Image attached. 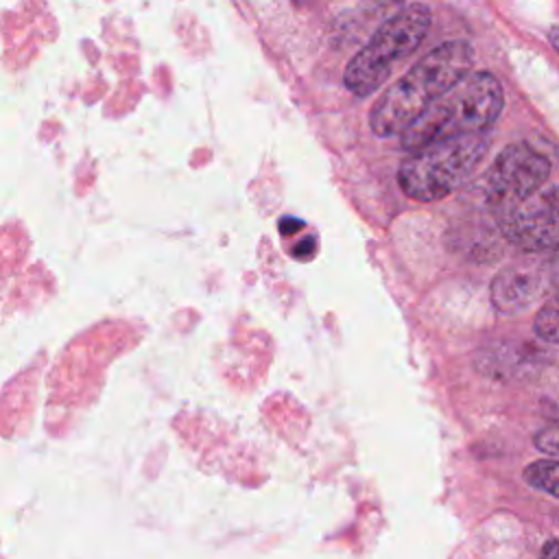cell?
<instances>
[{
	"instance_id": "cell-1",
	"label": "cell",
	"mask_w": 559,
	"mask_h": 559,
	"mask_svg": "<svg viewBox=\"0 0 559 559\" xmlns=\"http://www.w3.org/2000/svg\"><path fill=\"white\" fill-rule=\"evenodd\" d=\"M474 48L463 39L445 41L424 55L378 98L369 114L376 135H402L437 98L472 72Z\"/></svg>"
},
{
	"instance_id": "cell-2",
	"label": "cell",
	"mask_w": 559,
	"mask_h": 559,
	"mask_svg": "<svg viewBox=\"0 0 559 559\" xmlns=\"http://www.w3.org/2000/svg\"><path fill=\"white\" fill-rule=\"evenodd\" d=\"M504 105L500 81L489 72H469L437 98L402 135L406 151L448 135L483 133L496 122Z\"/></svg>"
},
{
	"instance_id": "cell-3",
	"label": "cell",
	"mask_w": 559,
	"mask_h": 559,
	"mask_svg": "<svg viewBox=\"0 0 559 559\" xmlns=\"http://www.w3.org/2000/svg\"><path fill=\"white\" fill-rule=\"evenodd\" d=\"M487 151L485 131L439 138L411 151L397 170V183L413 201H439L474 175Z\"/></svg>"
},
{
	"instance_id": "cell-4",
	"label": "cell",
	"mask_w": 559,
	"mask_h": 559,
	"mask_svg": "<svg viewBox=\"0 0 559 559\" xmlns=\"http://www.w3.org/2000/svg\"><path fill=\"white\" fill-rule=\"evenodd\" d=\"M430 22L432 15L426 4H411L397 11L352 57L343 74L345 87L360 98L382 87L393 70L426 39Z\"/></svg>"
},
{
	"instance_id": "cell-5",
	"label": "cell",
	"mask_w": 559,
	"mask_h": 559,
	"mask_svg": "<svg viewBox=\"0 0 559 559\" xmlns=\"http://www.w3.org/2000/svg\"><path fill=\"white\" fill-rule=\"evenodd\" d=\"M550 159L528 142L509 144L489 166L483 183L487 203L498 212L544 188Z\"/></svg>"
},
{
	"instance_id": "cell-6",
	"label": "cell",
	"mask_w": 559,
	"mask_h": 559,
	"mask_svg": "<svg viewBox=\"0 0 559 559\" xmlns=\"http://www.w3.org/2000/svg\"><path fill=\"white\" fill-rule=\"evenodd\" d=\"M502 236L522 251L539 253L559 247V183L539 188L526 199L498 210Z\"/></svg>"
},
{
	"instance_id": "cell-7",
	"label": "cell",
	"mask_w": 559,
	"mask_h": 559,
	"mask_svg": "<svg viewBox=\"0 0 559 559\" xmlns=\"http://www.w3.org/2000/svg\"><path fill=\"white\" fill-rule=\"evenodd\" d=\"M550 284L548 264L522 260L502 269L491 282V301L496 310L515 314L533 306Z\"/></svg>"
},
{
	"instance_id": "cell-8",
	"label": "cell",
	"mask_w": 559,
	"mask_h": 559,
	"mask_svg": "<svg viewBox=\"0 0 559 559\" xmlns=\"http://www.w3.org/2000/svg\"><path fill=\"white\" fill-rule=\"evenodd\" d=\"M404 0H362V4L356 9L354 17L347 22V31L352 33H365V24L373 22L376 28H380L386 20H391L397 11H402Z\"/></svg>"
},
{
	"instance_id": "cell-9",
	"label": "cell",
	"mask_w": 559,
	"mask_h": 559,
	"mask_svg": "<svg viewBox=\"0 0 559 559\" xmlns=\"http://www.w3.org/2000/svg\"><path fill=\"white\" fill-rule=\"evenodd\" d=\"M524 480L552 498H559V459L535 461L524 467Z\"/></svg>"
},
{
	"instance_id": "cell-10",
	"label": "cell",
	"mask_w": 559,
	"mask_h": 559,
	"mask_svg": "<svg viewBox=\"0 0 559 559\" xmlns=\"http://www.w3.org/2000/svg\"><path fill=\"white\" fill-rule=\"evenodd\" d=\"M535 332L552 343H559V290L544 301L535 317Z\"/></svg>"
},
{
	"instance_id": "cell-11",
	"label": "cell",
	"mask_w": 559,
	"mask_h": 559,
	"mask_svg": "<svg viewBox=\"0 0 559 559\" xmlns=\"http://www.w3.org/2000/svg\"><path fill=\"white\" fill-rule=\"evenodd\" d=\"M535 448L550 459H559V424H550L535 435Z\"/></svg>"
},
{
	"instance_id": "cell-12",
	"label": "cell",
	"mask_w": 559,
	"mask_h": 559,
	"mask_svg": "<svg viewBox=\"0 0 559 559\" xmlns=\"http://www.w3.org/2000/svg\"><path fill=\"white\" fill-rule=\"evenodd\" d=\"M548 275H550V284L559 290V247L552 249V255L548 260Z\"/></svg>"
},
{
	"instance_id": "cell-13",
	"label": "cell",
	"mask_w": 559,
	"mask_h": 559,
	"mask_svg": "<svg viewBox=\"0 0 559 559\" xmlns=\"http://www.w3.org/2000/svg\"><path fill=\"white\" fill-rule=\"evenodd\" d=\"M542 559H559V539H550L544 544Z\"/></svg>"
},
{
	"instance_id": "cell-14",
	"label": "cell",
	"mask_w": 559,
	"mask_h": 559,
	"mask_svg": "<svg viewBox=\"0 0 559 559\" xmlns=\"http://www.w3.org/2000/svg\"><path fill=\"white\" fill-rule=\"evenodd\" d=\"M301 227V221H297V218H282L280 221V231L282 234H293V231H297Z\"/></svg>"
},
{
	"instance_id": "cell-15",
	"label": "cell",
	"mask_w": 559,
	"mask_h": 559,
	"mask_svg": "<svg viewBox=\"0 0 559 559\" xmlns=\"http://www.w3.org/2000/svg\"><path fill=\"white\" fill-rule=\"evenodd\" d=\"M306 253H312V240H310V238H308V240H304V242H301V247H297V249H295V255H299V258H304Z\"/></svg>"
},
{
	"instance_id": "cell-16",
	"label": "cell",
	"mask_w": 559,
	"mask_h": 559,
	"mask_svg": "<svg viewBox=\"0 0 559 559\" xmlns=\"http://www.w3.org/2000/svg\"><path fill=\"white\" fill-rule=\"evenodd\" d=\"M548 41H550L552 48L559 52V26H552V28L548 31Z\"/></svg>"
}]
</instances>
